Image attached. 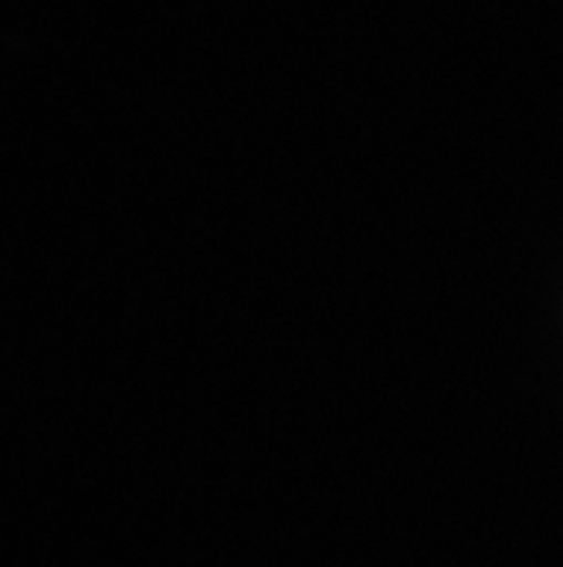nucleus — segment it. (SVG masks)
Listing matches in <instances>:
<instances>
[]
</instances>
